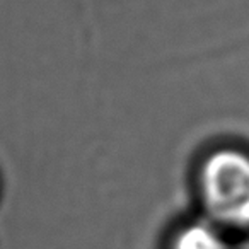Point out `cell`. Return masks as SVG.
I'll list each match as a JSON object with an SVG mask.
<instances>
[{
  "label": "cell",
  "mask_w": 249,
  "mask_h": 249,
  "mask_svg": "<svg viewBox=\"0 0 249 249\" xmlns=\"http://www.w3.org/2000/svg\"><path fill=\"white\" fill-rule=\"evenodd\" d=\"M200 193L210 218L218 225L249 227V156L222 149L200 169Z\"/></svg>",
  "instance_id": "1"
},
{
  "label": "cell",
  "mask_w": 249,
  "mask_h": 249,
  "mask_svg": "<svg viewBox=\"0 0 249 249\" xmlns=\"http://www.w3.org/2000/svg\"><path fill=\"white\" fill-rule=\"evenodd\" d=\"M173 249H229L218 224L198 220L178 234Z\"/></svg>",
  "instance_id": "2"
}]
</instances>
